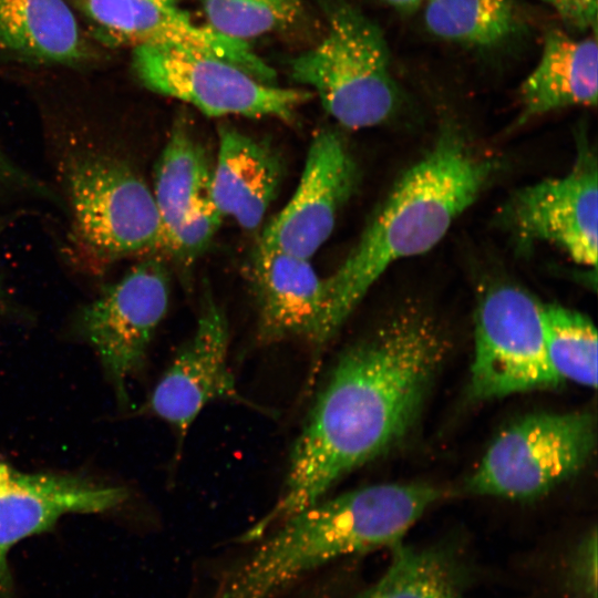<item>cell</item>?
I'll return each instance as SVG.
<instances>
[{
    "label": "cell",
    "instance_id": "cell-24",
    "mask_svg": "<svg viewBox=\"0 0 598 598\" xmlns=\"http://www.w3.org/2000/svg\"><path fill=\"white\" fill-rule=\"evenodd\" d=\"M221 220L208 193L182 219L168 238L165 250L181 264H192L207 249Z\"/></svg>",
    "mask_w": 598,
    "mask_h": 598
},
{
    "label": "cell",
    "instance_id": "cell-25",
    "mask_svg": "<svg viewBox=\"0 0 598 598\" xmlns=\"http://www.w3.org/2000/svg\"><path fill=\"white\" fill-rule=\"evenodd\" d=\"M597 532L585 534L569 553L564 582L571 598H598Z\"/></svg>",
    "mask_w": 598,
    "mask_h": 598
},
{
    "label": "cell",
    "instance_id": "cell-15",
    "mask_svg": "<svg viewBox=\"0 0 598 598\" xmlns=\"http://www.w3.org/2000/svg\"><path fill=\"white\" fill-rule=\"evenodd\" d=\"M252 279L261 340L300 337L323 347L324 292L310 259L257 246Z\"/></svg>",
    "mask_w": 598,
    "mask_h": 598
},
{
    "label": "cell",
    "instance_id": "cell-30",
    "mask_svg": "<svg viewBox=\"0 0 598 598\" xmlns=\"http://www.w3.org/2000/svg\"><path fill=\"white\" fill-rule=\"evenodd\" d=\"M3 308H4V295H3L2 283L0 281V311H2Z\"/></svg>",
    "mask_w": 598,
    "mask_h": 598
},
{
    "label": "cell",
    "instance_id": "cell-13",
    "mask_svg": "<svg viewBox=\"0 0 598 598\" xmlns=\"http://www.w3.org/2000/svg\"><path fill=\"white\" fill-rule=\"evenodd\" d=\"M130 497L128 491L78 474L27 473L0 462V598H11L8 554L13 545L50 530L65 514L103 513Z\"/></svg>",
    "mask_w": 598,
    "mask_h": 598
},
{
    "label": "cell",
    "instance_id": "cell-23",
    "mask_svg": "<svg viewBox=\"0 0 598 598\" xmlns=\"http://www.w3.org/2000/svg\"><path fill=\"white\" fill-rule=\"evenodd\" d=\"M202 4L208 27L246 42L288 31L306 18L301 0H202Z\"/></svg>",
    "mask_w": 598,
    "mask_h": 598
},
{
    "label": "cell",
    "instance_id": "cell-12",
    "mask_svg": "<svg viewBox=\"0 0 598 598\" xmlns=\"http://www.w3.org/2000/svg\"><path fill=\"white\" fill-rule=\"evenodd\" d=\"M227 319L209 291L196 327L151 392L141 411L169 424L182 441L203 409L216 400L254 406L228 365Z\"/></svg>",
    "mask_w": 598,
    "mask_h": 598
},
{
    "label": "cell",
    "instance_id": "cell-3",
    "mask_svg": "<svg viewBox=\"0 0 598 598\" xmlns=\"http://www.w3.org/2000/svg\"><path fill=\"white\" fill-rule=\"evenodd\" d=\"M442 496L424 482L382 483L322 497L257 538L209 598H279L343 558L401 543Z\"/></svg>",
    "mask_w": 598,
    "mask_h": 598
},
{
    "label": "cell",
    "instance_id": "cell-4",
    "mask_svg": "<svg viewBox=\"0 0 598 598\" xmlns=\"http://www.w3.org/2000/svg\"><path fill=\"white\" fill-rule=\"evenodd\" d=\"M289 64L292 80L313 89L326 112L346 128L377 126L402 106L381 29L347 2L329 9L323 39Z\"/></svg>",
    "mask_w": 598,
    "mask_h": 598
},
{
    "label": "cell",
    "instance_id": "cell-28",
    "mask_svg": "<svg viewBox=\"0 0 598 598\" xmlns=\"http://www.w3.org/2000/svg\"><path fill=\"white\" fill-rule=\"evenodd\" d=\"M21 177L0 152V185L21 181Z\"/></svg>",
    "mask_w": 598,
    "mask_h": 598
},
{
    "label": "cell",
    "instance_id": "cell-22",
    "mask_svg": "<svg viewBox=\"0 0 598 598\" xmlns=\"http://www.w3.org/2000/svg\"><path fill=\"white\" fill-rule=\"evenodd\" d=\"M545 346L549 363L559 378L597 388V331L585 315L555 303H543Z\"/></svg>",
    "mask_w": 598,
    "mask_h": 598
},
{
    "label": "cell",
    "instance_id": "cell-19",
    "mask_svg": "<svg viewBox=\"0 0 598 598\" xmlns=\"http://www.w3.org/2000/svg\"><path fill=\"white\" fill-rule=\"evenodd\" d=\"M385 571L347 598H465L467 567L446 546H393Z\"/></svg>",
    "mask_w": 598,
    "mask_h": 598
},
{
    "label": "cell",
    "instance_id": "cell-11",
    "mask_svg": "<svg viewBox=\"0 0 598 598\" xmlns=\"http://www.w3.org/2000/svg\"><path fill=\"white\" fill-rule=\"evenodd\" d=\"M358 182L359 169L343 137L332 128L318 131L295 193L258 245L310 259L330 237Z\"/></svg>",
    "mask_w": 598,
    "mask_h": 598
},
{
    "label": "cell",
    "instance_id": "cell-6",
    "mask_svg": "<svg viewBox=\"0 0 598 598\" xmlns=\"http://www.w3.org/2000/svg\"><path fill=\"white\" fill-rule=\"evenodd\" d=\"M589 411L540 412L504 429L464 484L471 495L527 501L576 475L596 447Z\"/></svg>",
    "mask_w": 598,
    "mask_h": 598
},
{
    "label": "cell",
    "instance_id": "cell-27",
    "mask_svg": "<svg viewBox=\"0 0 598 598\" xmlns=\"http://www.w3.org/2000/svg\"><path fill=\"white\" fill-rule=\"evenodd\" d=\"M393 9L402 13H412L424 7L427 0H383Z\"/></svg>",
    "mask_w": 598,
    "mask_h": 598
},
{
    "label": "cell",
    "instance_id": "cell-16",
    "mask_svg": "<svg viewBox=\"0 0 598 598\" xmlns=\"http://www.w3.org/2000/svg\"><path fill=\"white\" fill-rule=\"evenodd\" d=\"M282 177V162L268 143L231 126L219 128L208 193L223 218L246 230L258 229Z\"/></svg>",
    "mask_w": 598,
    "mask_h": 598
},
{
    "label": "cell",
    "instance_id": "cell-5",
    "mask_svg": "<svg viewBox=\"0 0 598 598\" xmlns=\"http://www.w3.org/2000/svg\"><path fill=\"white\" fill-rule=\"evenodd\" d=\"M75 251L104 267L133 255L165 250V233L152 189L124 162L81 152L65 168Z\"/></svg>",
    "mask_w": 598,
    "mask_h": 598
},
{
    "label": "cell",
    "instance_id": "cell-10",
    "mask_svg": "<svg viewBox=\"0 0 598 598\" xmlns=\"http://www.w3.org/2000/svg\"><path fill=\"white\" fill-rule=\"evenodd\" d=\"M598 220L597 157L580 145L563 176L525 186L509 196L497 221L518 243H547L580 266L596 268Z\"/></svg>",
    "mask_w": 598,
    "mask_h": 598
},
{
    "label": "cell",
    "instance_id": "cell-2",
    "mask_svg": "<svg viewBox=\"0 0 598 598\" xmlns=\"http://www.w3.org/2000/svg\"><path fill=\"white\" fill-rule=\"evenodd\" d=\"M497 169L494 157L477 151L455 125H445L398 179L354 248L323 279V344L392 265L442 240Z\"/></svg>",
    "mask_w": 598,
    "mask_h": 598
},
{
    "label": "cell",
    "instance_id": "cell-29",
    "mask_svg": "<svg viewBox=\"0 0 598 598\" xmlns=\"http://www.w3.org/2000/svg\"><path fill=\"white\" fill-rule=\"evenodd\" d=\"M152 1L157 2L159 4H164V6L175 7L178 0H152Z\"/></svg>",
    "mask_w": 598,
    "mask_h": 598
},
{
    "label": "cell",
    "instance_id": "cell-17",
    "mask_svg": "<svg viewBox=\"0 0 598 598\" xmlns=\"http://www.w3.org/2000/svg\"><path fill=\"white\" fill-rule=\"evenodd\" d=\"M598 94L597 31L575 39L561 30L547 32L540 58L519 91L516 126L570 106H595Z\"/></svg>",
    "mask_w": 598,
    "mask_h": 598
},
{
    "label": "cell",
    "instance_id": "cell-1",
    "mask_svg": "<svg viewBox=\"0 0 598 598\" xmlns=\"http://www.w3.org/2000/svg\"><path fill=\"white\" fill-rule=\"evenodd\" d=\"M448 347L435 316L409 303L347 349L293 445L278 499L241 542L256 540L402 442L421 415Z\"/></svg>",
    "mask_w": 598,
    "mask_h": 598
},
{
    "label": "cell",
    "instance_id": "cell-9",
    "mask_svg": "<svg viewBox=\"0 0 598 598\" xmlns=\"http://www.w3.org/2000/svg\"><path fill=\"white\" fill-rule=\"evenodd\" d=\"M168 283L158 260H143L79 315L78 331L97 354L120 402L127 401V381L143 369L152 338L167 311Z\"/></svg>",
    "mask_w": 598,
    "mask_h": 598
},
{
    "label": "cell",
    "instance_id": "cell-21",
    "mask_svg": "<svg viewBox=\"0 0 598 598\" xmlns=\"http://www.w3.org/2000/svg\"><path fill=\"white\" fill-rule=\"evenodd\" d=\"M426 29L436 38L473 47H493L522 29L515 0H427Z\"/></svg>",
    "mask_w": 598,
    "mask_h": 598
},
{
    "label": "cell",
    "instance_id": "cell-14",
    "mask_svg": "<svg viewBox=\"0 0 598 598\" xmlns=\"http://www.w3.org/2000/svg\"><path fill=\"white\" fill-rule=\"evenodd\" d=\"M102 33L138 45L175 47L230 62L257 80L274 84L276 71L248 42L198 25L176 7L152 0H76Z\"/></svg>",
    "mask_w": 598,
    "mask_h": 598
},
{
    "label": "cell",
    "instance_id": "cell-7",
    "mask_svg": "<svg viewBox=\"0 0 598 598\" xmlns=\"http://www.w3.org/2000/svg\"><path fill=\"white\" fill-rule=\"evenodd\" d=\"M543 303L513 283L488 288L475 313L470 393L476 400L563 384L546 351Z\"/></svg>",
    "mask_w": 598,
    "mask_h": 598
},
{
    "label": "cell",
    "instance_id": "cell-8",
    "mask_svg": "<svg viewBox=\"0 0 598 598\" xmlns=\"http://www.w3.org/2000/svg\"><path fill=\"white\" fill-rule=\"evenodd\" d=\"M133 68L142 84L207 116L239 115L291 121L313 94L261 82L225 60L175 47L138 45Z\"/></svg>",
    "mask_w": 598,
    "mask_h": 598
},
{
    "label": "cell",
    "instance_id": "cell-18",
    "mask_svg": "<svg viewBox=\"0 0 598 598\" xmlns=\"http://www.w3.org/2000/svg\"><path fill=\"white\" fill-rule=\"evenodd\" d=\"M0 51L65 63L83 58L85 44L65 0H0Z\"/></svg>",
    "mask_w": 598,
    "mask_h": 598
},
{
    "label": "cell",
    "instance_id": "cell-26",
    "mask_svg": "<svg viewBox=\"0 0 598 598\" xmlns=\"http://www.w3.org/2000/svg\"><path fill=\"white\" fill-rule=\"evenodd\" d=\"M578 31H597L598 0H542Z\"/></svg>",
    "mask_w": 598,
    "mask_h": 598
},
{
    "label": "cell",
    "instance_id": "cell-20",
    "mask_svg": "<svg viewBox=\"0 0 598 598\" xmlns=\"http://www.w3.org/2000/svg\"><path fill=\"white\" fill-rule=\"evenodd\" d=\"M212 171L202 142L186 123H176L157 159L152 189L165 233V249L182 219L208 194Z\"/></svg>",
    "mask_w": 598,
    "mask_h": 598
}]
</instances>
